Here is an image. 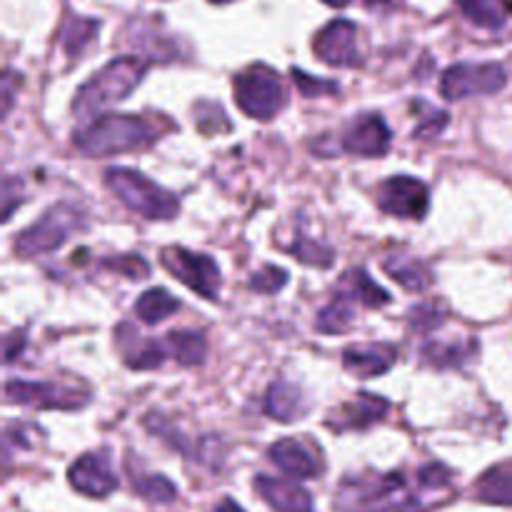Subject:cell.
Listing matches in <instances>:
<instances>
[{"label": "cell", "instance_id": "obj_1", "mask_svg": "<svg viewBox=\"0 0 512 512\" xmlns=\"http://www.w3.org/2000/svg\"><path fill=\"white\" fill-rule=\"evenodd\" d=\"M158 138V130L138 115H100L98 120L75 133V145L85 155H113L148 148Z\"/></svg>", "mask_w": 512, "mask_h": 512}, {"label": "cell", "instance_id": "obj_2", "mask_svg": "<svg viewBox=\"0 0 512 512\" xmlns=\"http://www.w3.org/2000/svg\"><path fill=\"white\" fill-rule=\"evenodd\" d=\"M145 75V63L140 58H115L105 65L100 73H95L83 88L78 90L73 100V113L90 118L98 115L108 105L128 98L138 88Z\"/></svg>", "mask_w": 512, "mask_h": 512}, {"label": "cell", "instance_id": "obj_3", "mask_svg": "<svg viewBox=\"0 0 512 512\" xmlns=\"http://www.w3.org/2000/svg\"><path fill=\"white\" fill-rule=\"evenodd\" d=\"M105 185L123 200L125 208L140 213L143 218L170 220L180 210V203L168 190L145 178L143 173H135V170L108 168L105 170Z\"/></svg>", "mask_w": 512, "mask_h": 512}, {"label": "cell", "instance_id": "obj_4", "mask_svg": "<svg viewBox=\"0 0 512 512\" xmlns=\"http://www.w3.org/2000/svg\"><path fill=\"white\" fill-rule=\"evenodd\" d=\"M235 103L250 118L270 120L285 105L280 75L268 65H253L235 78Z\"/></svg>", "mask_w": 512, "mask_h": 512}, {"label": "cell", "instance_id": "obj_5", "mask_svg": "<svg viewBox=\"0 0 512 512\" xmlns=\"http://www.w3.org/2000/svg\"><path fill=\"white\" fill-rule=\"evenodd\" d=\"M80 220L83 218H80L78 208H73V205H55L38 223L20 233V238L15 240V250L23 258L53 253L70 238L75 228H80Z\"/></svg>", "mask_w": 512, "mask_h": 512}, {"label": "cell", "instance_id": "obj_6", "mask_svg": "<svg viewBox=\"0 0 512 512\" xmlns=\"http://www.w3.org/2000/svg\"><path fill=\"white\" fill-rule=\"evenodd\" d=\"M508 83V73L498 63H458L448 68L440 80V90L448 100L470 98V95L500 93Z\"/></svg>", "mask_w": 512, "mask_h": 512}, {"label": "cell", "instance_id": "obj_7", "mask_svg": "<svg viewBox=\"0 0 512 512\" xmlns=\"http://www.w3.org/2000/svg\"><path fill=\"white\" fill-rule=\"evenodd\" d=\"M163 265L180 280L195 290L203 298L213 300L220 290V270L213 258L208 255H195L183 248L163 250Z\"/></svg>", "mask_w": 512, "mask_h": 512}, {"label": "cell", "instance_id": "obj_8", "mask_svg": "<svg viewBox=\"0 0 512 512\" xmlns=\"http://www.w3.org/2000/svg\"><path fill=\"white\" fill-rule=\"evenodd\" d=\"M428 185L410 175H395L380 185V208L395 218L420 220L428 213Z\"/></svg>", "mask_w": 512, "mask_h": 512}, {"label": "cell", "instance_id": "obj_9", "mask_svg": "<svg viewBox=\"0 0 512 512\" xmlns=\"http://www.w3.org/2000/svg\"><path fill=\"white\" fill-rule=\"evenodd\" d=\"M5 395L10 403L33 405V408L78 410L88 403V395L80 390L63 388L55 383H25V380H10L5 385Z\"/></svg>", "mask_w": 512, "mask_h": 512}, {"label": "cell", "instance_id": "obj_10", "mask_svg": "<svg viewBox=\"0 0 512 512\" xmlns=\"http://www.w3.org/2000/svg\"><path fill=\"white\" fill-rule=\"evenodd\" d=\"M315 53L333 68H358V28L350 20H333L315 38Z\"/></svg>", "mask_w": 512, "mask_h": 512}, {"label": "cell", "instance_id": "obj_11", "mask_svg": "<svg viewBox=\"0 0 512 512\" xmlns=\"http://www.w3.org/2000/svg\"><path fill=\"white\" fill-rule=\"evenodd\" d=\"M70 485L78 493L88 495V498H108L115 488H118V478H115L110 460L105 453H88L80 460H75L73 468L68 473Z\"/></svg>", "mask_w": 512, "mask_h": 512}, {"label": "cell", "instance_id": "obj_12", "mask_svg": "<svg viewBox=\"0 0 512 512\" xmlns=\"http://www.w3.org/2000/svg\"><path fill=\"white\" fill-rule=\"evenodd\" d=\"M390 140L393 135H390L388 123L380 115L370 113L350 125L343 138V148L353 155H363V158H378V155L388 153Z\"/></svg>", "mask_w": 512, "mask_h": 512}, {"label": "cell", "instance_id": "obj_13", "mask_svg": "<svg viewBox=\"0 0 512 512\" xmlns=\"http://www.w3.org/2000/svg\"><path fill=\"white\" fill-rule=\"evenodd\" d=\"M255 490L275 512H315L313 498H310L308 490L288 483V480L258 475L255 478Z\"/></svg>", "mask_w": 512, "mask_h": 512}, {"label": "cell", "instance_id": "obj_14", "mask_svg": "<svg viewBox=\"0 0 512 512\" xmlns=\"http://www.w3.org/2000/svg\"><path fill=\"white\" fill-rule=\"evenodd\" d=\"M395 348L390 345H355L343 353V365L358 378H375L393 368Z\"/></svg>", "mask_w": 512, "mask_h": 512}, {"label": "cell", "instance_id": "obj_15", "mask_svg": "<svg viewBox=\"0 0 512 512\" xmlns=\"http://www.w3.org/2000/svg\"><path fill=\"white\" fill-rule=\"evenodd\" d=\"M118 345L123 350L125 365L133 370H153L158 365H163L165 360L163 345L153 343V340H140L133 325L128 323L118 328Z\"/></svg>", "mask_w": 512, "mask_h": 512}, {"label": "cell", "instance_id": "obj_16", "mask_svg": "<svg viewBox=\"0 0 512 512\" xmlns=\"http://www.w3.org/2000/svg\"><path fill=\"white\" fill-rule=\"evenodd\" d=\"M268 455L285 475H290V478L295 480H310L315 478L320 470L318 460H315L298 440H278V443L268 450Z\"/></svg>", "mask_w": 512, "mask_h": 512}, {"label": "cell", "instance_id": "obj_17", "mask_svg": "<svg viewBox=\"0 0 512 512\" xmlns=\"http://www.w3.org/2000/svg\"><path fill=\"white\" fill-rule=\"evenodd\" d=\"M388 413V400L378 398L373 393H360V398L355 403L345 405L338 413V418L333 420V428L338 430H358L368 428V425L378 423L383 415Z\"/></svg>", "mask_w": 512, "mask_h": 512}, {"label": "cell", "instance_id": "obj_18", "mask_svg": "<svg viewBox=\"0 0 512 512\" xmlns=\"http://www.w3.org/2000/svg\"><path fill=\"white\" fill-rule=\"evenodd\" d=\"M478 498L490 505H505L512 508V460L490 468L478 480Z\"/></svg>", "mask_w": 512, "mask_h": 512}, {"label": "cell", "instance_id": "obj_19", "mask_svg": "<svg viewBox=\"0 0 512 512\" xmlns=\"http://www.w3.org/2000/svg\"><path fill=\"white\" fill-rule=\"evenodd\" d=\"M385 270H388L390 278L398 280L403 288L413 290V293H420L433 283V273L428 270V265L410 258V255H393V258L385 260Z\"/></svg>", "mask_w": 512, "mask_h": 512}, {"label": "cell", "instance_id": "obj_20", "mask_svg": "<svg viewBox=\"0 0 512 512\" xmlns=\"http://www.w3.org/2000/svg\"><path fill=\"white\" fill-rule=\"evenodd\" d=\"M265 413L283 423H293L303 413V395L290 383L270 385L268 398H265Z\"/></svg>", "mask_w": 512, "mask_h": 512}, {"label": "cell", "instance_id": "obj_21", "mask_svg": "<svg viewBox=\"0 0 512 512\" xmlns=\"http://www.w3.org/2000/svg\"><path fill=\"white\" fill-rule=\"evenodd\" d=\"M165 348L168 353L178 360L180 365H200L205 360V335L195 333V330H175V333L168 335L165 340Z\"/></svg>", "mask_w": 512, "mask_h": 512}, {"label": "cell", "instance_id": "obj_22", "mask_svg": "<svg viewBox=\"0 0 512 512\" xmlns=\"http://www.w3.org/2000/svg\"><path fill=\"white\" fill-rule=\"evenodd\" d=\"M175 310H180V300H175L168 290L160 288L148 290V293L140 295L138 303H135V313H138L140 320L148 325H158L160 320L170 318Z\"/></svg>", "mask_w": 512, "mask_h": 512}, {"label": "cell", "instance_id": "obj_23", "mask_svg": "<svg viewBox=\"0 0 512 512\" xmlns=\"http://www.w3.org/2000/svg\"><path fill=\"white\" fill-rule=\"evenodd\" d=\"M343 295L360 300V303L368 305V308H380V305L390 303V295L385 293L380 285H375L373 280L368 278V273H363V270H360V273H350L348 278H345Z\"/></svg>", "mask_w": 512, "mask_h": 512}, {"label": "cell", "instance_id": "obj_24", "mask_svg": "<svg viewBox=\"0 0 512 512\" xmlns=\"http://www.w3.org/2000/svg\"><path fill=\"white\" fill-rule=\"evenodd\" d=\"M460 8L475 25H483V28L498 30L505 23L503 0H460Z\"/></svg>", "mask_w": 512, "mask_h": 512}, {"label": "cell", "instance_id": "obj_25", "mask_svg": "<svg viewBox=\"0 0 512 512\" xmlns=\"http://www.w3.org/2000/svg\"><path fill=\"white\" fill-rule=\"evenodd\" d=\"M98 33V20H90V18H73L68 20L63 30V50L75 58V55L83 53L85 48L90 45V40L95 38Z\"/></svg>", "mask_w": 512, "mask_h": 512}, {"label": "cell", "instance_id": "obj_26", "mask_svg": "<svg viewBox=\"0 0 512 512\" xmlns=\"http://www.w3.org/2000/svg\"><path fill=\"white\" fill-rule=\"evenodd\" d=\"M350 323H353V308H350L348 298H345L343 293H340V298H335L318 318V328L328 335L343 333Z\"/></svg>", "mask_w": 512, "mask_h": 512}, {"label": "cell", "instance_id": "obj_27", "mask_svg": "<svg viewBox=\"0 0 512 512\" xmlns=\"http://www.w3.org/2000/svg\"><path fill=\"white\" fill-rule=\"evenodd\" d=\"M288 250L295 258L308 265H315V268H330L333 265V250L325 243H318V240H308L305 235H300Z\"/></svg>", "mask_w": 512, "mask_h": 512}, {"label": "cell", "instance_id": "obj_28", "mask_svg": "<svg viewBox=\"0 0 512 512\" xmlns=\"http://www.w3.org/2000/svg\"><path fill=\"white\" fill-rule=\"evenodd\" d=\"M135 490H138V495H143L145 500H150V503H173L175 498H178V490H175V485L170 483L168 478H163V475H145V478L135 480Z\"/></svg>", "mask_w": 512, "mask_h": 512}, {"label": "cell", "instance_id": "obj_29", "mask_svg": "<svg viewBox=\"0 0 512 512\" xmlns=\"http://www.w3.org/2000/svg\"><path fill=\"white\" fill-rule=\"evenodd\" d=\"M285 283H288V273L280 268H275V265H265V268H260L258 273L250 278V288L258 290V293H265V295L278 293Z\"/></svg>", "mask_w": 512, "mask_h": 512}, {"label": "cell", "instance_id": "obj_30", "mask_svg": "<svg viewBox=\"0 0 512 512\" xmlns=\"http://www.w3.org/2000/svg\"><path fill=\"white\" fill-rule=\"evenodd\" d=\"M425 358L435 365V368H453V365L463 363V345H440L433 343L425 348Z\"/></svg>", "mask_w": 512, "mask_h": 512}, {"label": "cell", "instance_id": "obj_31", "mask_svg": "<svg viewBox=\"0 0 512 512\" xmlns=\"http://www.w3.org/2000/svg\"><path fill=\"white\" fill-rule=\"evenodd\" d=\"M450 478H453V473H450L445 465H438V463L425 465V468L420 470V475H418L420 485H423V488H428V490L445 488V485L450 483Z\"/></svg>", "mask_w": 512, "mask_h": 512}, {"label": "cell", "instance_id": "obj_32", "mask_svg": "<svg viewBox=\"0 0 512 512\" xmlns=\"http://www.w3.org/2000/svg\"><path fill=\"white\" fill-rule=\"evenodd\" d=\"M105 265H108V268L120 270V273H125L128 278H133V280L145 278V275H148V263H145L143 258H138V255H123V258L108 260Z\"/></svg>", "mask_w": 512, "mask_h": 512}, {"label": "cell", "instance_id": "obj_33", "mask_svg": "<svg viewBox=\"0 0 512 512\" xmlns=\"http://www.w3.org/2000/svg\"><path fill=\"white\" fill-rule=\"evenodd\" d=\"M293 78L295 83H298V88L303 90V95H308V98H315V95H323V93H335V90H338V85L335 83L313 80L308 73H303V70L298 68H293Z\"/></svg>", "mask_w": 512, "mask_h": 512}, {"label": "cell", "instance_id": "obj_34", "mask_svg": "<svg viewBox=\"0 0 512 512\" xmlns=\"http://www.w3.org/2000/svg\"><path fill=\"white\" fill-rule=\"evenodd\" d=\"M413 323L420 330L435 328L440 323V313L435 308H430V305H420V308L413 310Z\"/></svg>", "mask_w": 512, "mask_h": 512}, {"label": "cell", "instance_id": "obj_35", "mask_svg": "<svg viewBox=\"0 0 512 512\" xmlns=\"http://www.w3.org/2000/svg\"><path fill=\"white\" fill-rule=\"evenodd\" d=\"M365 512H425V510L418 500L408 498V500H400V503H388V505H383V508L365 510Z\"/></svg>", "mask_w": 512, "mask_h": 512}, {"label": "cell", "instance_id": "obj_36", "mask_svg": "<svg viewBox=\"0 0 512 512\" xmlns=\"http://www.w3.org/2000/svg\"><path fill=\"white\" fill-rule=\"evenodd\" d=\"M25 345V335L23 333H13L5 338V363H13L18 358V350H23Z\"/></svg>", "mask_w": 512, "mask_h": 512}, {"label": "cell", "instance_id": "obj_37", "mask_svg": "<svg viewBox=\"0 0 512 512\" xmlns=\"http://www.w3.org/2000/svg\"><path fill=\"white\" fill-rule=\"evenodd\" d=\"M215 512H245V510L240 508V505H235L233 500H223V503H220L218 508H215Z\"/></svg>", "mask_w": 512, "mask_h": 512}, {"label": "cell", "instance_id": "obj_38", "mask_svg": "<svg viewBox=\"0 0 512 512\" xmlns=\"http://www.w3.org/2000/svg\"><path fill=\"white\" fill-rule=\"evenodd\" d=\"M323 3L333 5V8H343V5H348V3H350V0H323Z\"/></svg>", "mask_w": 512, "mask_h": 512}, {"label": "cell", "instance_id": "obj_39", "mask_svg": "<svg viewBox=\"0 0 512 512\" xmlns=\"http://www.w3.org/2000/svg\"><path fill=\"white\" fill-rule=\"evenodd\" d=\"M210 3H230V0H210Z\"/></svg>", "mask_w": 512, "mask_h": 512}, {"label": "cell", "instance_id": "obj_40", "mask_svg": "<svg viewBox=\"0 0 512 512\" xmlns=\"http://www.w3.org/2000/svg\"><path fill=\"white\" fill-rule=\"evenodd\" d=\"M510 10H512V0H510Z\"/></svg>", "mask_w": 512, "mask_h": 512}]
</instances>
